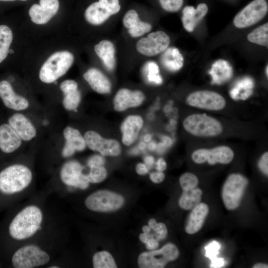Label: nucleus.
Here are the masks:
<instances>
[{
  "instance_id": "obj_33",
  "label": "nucleus",
  "mask_w": 268,
  "mask_h": 268,
  "mask_svg": "<svg viewBox=\"0 0 268 268\" xmlns=\"http://www.w3.org/2000/svg\"><path fill=\"white\" fill-rule=\"evenodd\" d=\"M13 40L11 29L5 25H0V63L7 56Z\"/></svg>"
},
{
  "instance_id": "obj_18",
  "label": "nucleus",
  "mask_w": 268,
  "mask_h": 268,
  "mask_svg": "<svg viewBox=\"0 0 268 268\" xmlns=\"http://www.w3.org/2000/svg\"><path fill=\"white\" fill-rule=\"evenodd\" d=\"M65 139L62 155L65 158L71 156L76 151H82L86 147L84 136L76 129L67 126L63 130Z\"/></svg>"
},
{
  "instance_id": "obj_10",
  "label": "nucleus",
  "mask_w": 268,
  "mask_h": 268,
  "mask_svg": "<svg viewBox=\"0 0 268 268\" xmlns=\"http://www.w3.org/2000/svg\"><path fill=\"white\" fill-rule=\"evenodd\" d=\"M186 101L190 106L209 111H219L226 106V100L222 96L216 92L207 90L191 93Z\"/></svg>"
},
{
  "instance_id": "obj_35",
  "label": "nucleus",
  "mask_w": 268,
  "mask_h": 268,
  "mask_svg": "<svg viewBox=\"0 0 268 268\" xmlns=\"http://www.w3.org/2000/svg\"><path fill=\"white\" fill-rule=\"evenodd\" d=\"M93 266L95 268H116L115 262L112 255L107 251L96 253L93 256Z\"/></svg>"
},
{
  "instance_id": "obj_45",
  "label": "nucleus",
  "mask_w": 268,
  "mask_h": 268,
  "mask_svg": "<svg viewBox=\"0 0 268 268\" xmlns=\"http://www.w3.org/2000/svg\"><path fill=\"white\" fill-rule=\"evenodd\" d=\"M149 177L152 182L158 184L161 183L165 178V175L163 172H153L150 174Z\"/></svg>"
},
{
  "instance_id": "obj_26",
  "label": "nucleus",
  "mask_w": 268,
  "mask_h": 268,
  "mask_svg": "<svg viewBox=\"0 0 268 268\" xmlns=\"http://www.w3.org/2000/svg\"><path fill=\"white\" fill-rule=\"evenodd\" d=\"M209 211L208 205L200 202L192 209L185 226V231L189 234L198 232L202 227Z\"/></svg>"
},
{
  "instance_id": "obj_36",
  "label": "nucleus",
  "mask_w": 268,
  "mask_h": 268,
  "mask_svg": "<svg viewBox=\"0 0 268 268\" xmlns=\"http://www.w3.org/2000/svg\"><path fill=\"white\" fill-rule=\"evenodd\" d=\"M147 79L151 83L160 84L163 80L159 74V68L157 64L153 61L147 62L145 65Z\"/></svg>"
},
{
  "instance_id": "obj_44",
  "label": "nucleus",
  "mask_w": 268,
  "mask_h": 268,
  "mask_svg": "<svg viewBox=\"0 0 268 268\" xmlns=\"http://www.w3.org/2000/svg\"><path fill=\"white\" fill-rule=\"evenodd\" d=\"M105 162V159L102 156L94 155L88 159L87 165L89 168L93 166H103Z\"/></svg>"
},
{
  "instance_id": "obj_16",
  "label": "nucleus",
  "mask_w": 268,
  "mask_h": 268,
  "mask_svg": "<svg viewBox=\"0 0 268 268\" xmlns=\"http://www.w3.org/2000/svg\"><path fill=\"white\" fill-rule=\"evenodd\" d=\"M144 99V93L140 90L122 88L117 92L114 98V108L118 112L124 111L129 108L140 106Z\"/></svg>"
},
{
  "instance_id": "obj_46",
  "label": "nucleus",
  "mask_w": 268,
  "mask_h": 268,
  "mask_svg": "<svg viewBox=\"0 0 268 268\" xmlns=\"http://www.w3.org/2000/svg\"><path fill=\"white\" fill-rule=\"evenodd\" d=\"M225 262L222 258H215L211 260L210 268H221L224 266Z\"/></svg>"
},
{
  "instance_id": "obj_34",
  "label": "nucleus",
  "mask_w": 268,
  "mask_h": 268,
  "mask_svg": "<svg viewBox=\"0 0 268 268\" xmlns=\"http://www.w3.org/2000/svg\"><path fill=\"white\" fill-rule=\"evenodd\" d=\"M248 40L253 43L268 47V23L256 28L247 36Z\"/></svg>"
},
{
  "instance_id": "obj_53",
  "label": "nucleus",
  "mask_w": 268,
  "mask_h": 268,
  "mask_svg": "<svg viewBox=\"0 0 268 268\" xmlns=\"http://www.w3.org/2000/svg\"><path fill=\"white\" fill-rule=\"evenodd\" d=\"M142 231L143 233H149L151 230V229L150 228V227L148 225H144L142 228Z\"/></svg>"
},
{
  "instance_id": "obj_1",
  "label": "nucleus",
  "mask_w": 268,
  "mask_h": 268,
  "mask_svg": "<svg viewBox=\"0 0 268 268\" xmlns=\"http://www.w3.org/2000/svg\"><path fill=\"white\" fill-rule=\"evenodd\" d=\"M43 219V212L39 206L34 204L26 206L11 221L9 235L16 240L29 238L40 229Z\"/></svg>"
},
{
  "instance_id": "obj_43",
  "label": "nucleus",
  "mask_w": 268,
  "mask_h": 268,
  "mask_svg": "<svg viewBox=\"0 0 268 268\" xmlns=\"http://www.w3.org/2000/svg\"><path fill=\"white\" fill-rule=\"evenodd\" d=\"M258 166L261 171L265 175H268V152H265L261 157Z\"/></svg>"
},
{
  "instance_id": "obj_28",
  "label": "nucleus",
  "mask_w": 268,
  "mask_h": 268,
  "mask_svg": "<svg viewBox=\"0 0 268 268\" xmlns=\"http://www.w3.org/2000/svg\"><path fill=\"white\" fill-rule=\"evenodd\" d=\"M209 74L212 77V83L221 85L230 79L233 69L227 61L218 60L212 65Z\"/></svg>"
},
{
  "instance_id": "obj_54",
  "label": "nucleus",
  "mask_w": 268,
  "mask_h": 268,
  "mask_svg": "<svg viewBox=\"0 0 268 268\" xmlns=\"http://www.w3.org/2000/svg\"><path fill=\"white\" fill-rule=\"evenodd\" d=\"M155 147V144L154 142H151L149 144V148L150 149H154Z\"/></svg>"
},
{
  "instance_id": "obj_56",
  "label": "nucleus",
  "mask_w": 268,
  "mask_h": 268,
  "mask_svg": "<svg viewBox=\"0 0 268 268\" xmlns=\"http://www.w3.org/2000/svg\"><path fill=\"white\" fill-rule=\"evenodd\" d=\"M14 0H0V1H14ZM19 0L26 1L27 0Z\"/></svg>"
},
{
  "instance_id": "obj_52",
  "label": "nucleus",
  "mask_w": 268,
  "mask_h": 268,
  "mask_svg": "<svg viewBox=\"0 0 268 268\" xmlns=\"http://www.w3.org/2000/svg\"><path fill=\"white\" fill-rule=\"evenodd\" d=\"M163 142L166 145H170L172 142L171 139L167 137V136H164L163 138Z\"/></svg>"
},
{
  "instance_id": "obj_49",
  "label": "nucleus",
  "mask_w": 268,
  "mask_h": 268,
  "mask_svg": "<svg viewBox=\"0 0 268 268\" xmlns=\"http://www.w3.org/2000/svg\"><path fill=\"white\" fill-rule=\"evenodd\" d=\"M167 168V163L162 158H159L156 163V169L158 171L163 172Z\"/></svg>"
},
{
  "instance_id": "obj_50",
  "label": "nucleus",
  "mask_w": 268,
  "mask_h": 268,
  "mask_svg": "<svg viewBox=\"0 0 268 268\" xmlns=\"http://www.w3.org/2000/svg\"><path fill=\"white\" fill-rule=\"evenodd\" d=\"M144 164L148 169L151 168L154 163V158L151 156H147L144 158Z\"/></svg>"
},
{
  "instance_id": "obj_31",
  "label": "nucleus",
  "mask_w": 268,
  "mask_h": 268,
  "mask_svg": "<svg viewBox=\"0 0 268 268\" xmlns=\"http://www.w3.org/2000/svg\"><path fill=\"white\" fill-rule=\"evenodd\" d=\"M111 16L109 12L98 1L93 2L86 9L84 16L90 24L99 25L104 23Z\"/></svg>"
},
{
  "instance_id": "obj_3",
  "label": "nucleus",
  "mask_w": 268,
  "mask_h": 268,
  "mask_svg": "<svg viewBox=\"0 0 268 268\" xmlns=\"http://www.w3.org/2000/svg\"><path fill=\"white\" fill-rule=\"evenodd\" d=\"M73 55L68 51H60L52 54L42 66L39 77L45 83L55 82L63 76L72 65Z\"/></svg>"
},
{
  "instance_id": "obj_37",
  "label": "nucleus",
  "mask_w": 268,
  "mask_h": 268,
  "mask_svg": "<svg viewBox=\"0 0 268 268\" xmlns=\"http://www.w3.org/2000/svg\"><path fill=\"white\" fill-rule=\"evenodd\" d=\"M107 172L103 166L90 167V171L86 177L89 183H98L104 181L106 178Z\"/></svg>"
},
{
  "instance_id": "obj_4",
  "label": "nucleus",
  "mask_w": 268,
  "mask_h": 268,
  "mask_svg": "<svg viewBox=\"0 0 268 268\" xmlns=\"http://www.w3.org/2000/svg\"><path fill=\"white\" fill-rule=\"evenodd\" d=\"M184 129L189 134L199 137H213L223 131L221 123L205 114H193L183 121Z\"/></svg>"
},
{
  "instance_id": "obj_2",
  "label": "nucleus",
  "mask_w": 268,
  "mask_h": 268,
  "mask_svg": "<svg viewBox=\"0 0 268 268\" xmlns=\"http://www.w3.org/2000/svg\"><path fill=\"white\" fill-rule=\"evenodd\" d=\"M32 179V172L27 166L10 165L0 172V192L5 195L19 193L29 186Z\"/></svg>"
},
{
  "instance_id": "obj_39",
  "label": "nucleus",
  "mask_w": 268,
  "mask_h": 268,
  "mask_svg": "<svg viewBox=\"0 0 268 268\" xmlns=\"http://www.w3.org/2000/svg\"><path fill=\"white\" fill-rule=\"evenodd\" d=\"M179 182L183 190H189L196 188L199 180L195 174L187 172L180 176Z\"/></svg>"
},
{
  "instance_id": "obj_29",
  "label": "nucleus",
  "mask_w": 268,
  "mask_h": 268,
  "mask_svg": "<svg viewBox=\"0 0 268 268\" xmlns=\"http://www.w3.org/2000/svg\"><path fill=\"white\" fill-rule=\"evenodd\" d=\"M162 53L160 62L167 70L175 72L183 67L184 58L179 49L175 47L167 48Z\"/></svg>"
},
{
  "instance_id": "obj_58",
  "label": "nucleus",
  "mask_w": 268,
  "mask_h": 268,
  "mask_svg": "<svg viewBox=\"0 0 268 268\" xmlns=\"http://www.w3.org/2000/svg\"><path fill=\"white\" fill-rule=\"evenodd\" d=\"M50 268H58L59 267L57 266H52V267H50Z\"/></svg>"
},
{
  "instance_id": "obj_22",
  "label": "nucleus",
  "mask_w": 268,
  "mask_h": 268,
  "mask_svg": "<svg viewBox=\"0 0 268 268\" xmlns=\"http://www.w3.org/2000/svg\"><path fill=\"white\" fill-rule=\"evenodd\" d=\"M123 23L133 37H138L149 32L152 26L150 24L141 21L138 13L134 9L128 10L123 19Z\"/></svg>"
},
{
  "instance_id": "obj_42",
  "label": "nucleus",
  "mask_w": 268,
  "mask_h": 268,
  "mask_svg": "<svg viewBox=\"0 0 268 268\" xmlns=\"http://www.w3.org/2000/svg\"><path fill=\"white\" fill-rule=\"evenodd\" d=\"M220 247V243L215 241L209 243L205 247V257L208 258L210 260L217 257Z\"/></svg>"
},
{
  "instance_id": "obj_12",
  "label": "nucleus",
  "mask_w": 268,
  "mask_h": 268,
  "mask_svg": "<svg viewBox=\"0 0 268 268\" xmlns=\"http://www.w3.org/2000/svg\"><path fill=\"white\" fill-rule=\"evenodd\" d=\"M170 43V38L167 33L157 31L140 39L136 43V49L142 55L152 57L164 51Z\"/></svg>"
},
{
  "instance_id": "obj_32",
  "label": "nucleus",
  "mask_w": 268,
  "mask_h": 268,
  "mask_svg": "<svg viewBox=\"0 0 268 268\" xmlns=\"http://www.w3.org/2000/svg\"><path fill=\"white\" fill-rule=\"evenodd\" d=\"M202 194V191L197 188L189 190H183L179 200V204L184 209H192L200 203Z\"/></svg>"
},
{
  "instance_id": "obj_14",
  "label": "nucleus",
  "mask_w": 268,
  "mask_h": 268,
  "mask_svg": "<svg viewBox=\"0 0 268 268\" xmlns=\"http://www.w3.org/2000/svg\"><path fill=\"white\" fill-rule=\"evenodd\" d=\"M82 165L76 160L66 162L60 171V178L65 185L82 190L87 189L89 182L86 174L83 173Z\"/></svg>"
},
{
  "instance_id": "obj_20",
  "label": "nucleus",
  "mask_w": 268,
  "mask_h": 268,
  "mask_svg": "<svg viewBox=\"0 0 268 268\" xmlns=\"http://www.w3.org/2000/svg\"><path fill=\"white\" fill-rule=\"evenodd\" d=\"M60 87L64 95L62 101L64 108L68 111H77L81 99L77 83L72 79H66L61 83Z\"/></svg>"
},
{
  "instance_id": "obj_24",
  "label": "nucleus",
  "mask_w": 268,
  "mask_h": 268,
  "mask_svg": "<svg viewBox=\"0 0 268 268\" xmlns=\"http://www.w3.org/2000/svg\"><path fill=\"white\" fill-rule=\"evenodd\" d=\"M22 144V139L8 124L0 126V149L6 153L17 149Z\"/></svg>"
},
{
  "instance_id": "obj_57",
  "label": "nucleus",
  "mask_w": 268,
  "mask_h": 268,
  "mask_svg": "<svg viewBox=\"0 0 268 268\" xmlns=\"http://www.w3.org/2000/svg\"><path fill=\"white\" fill-rule=\"evenodd\" d=\"M268 66L267 65V67H266V74L267 77L268 76Z\"/></svg>"
},
{
  "instance_id": "obj_51",
  "label": "nucleus",
  "mask_w": 268,
  "mask_h": 268,
  "mask_svg": "<svg viewBox=\"0 0 268 268\" xmlns=\"http://www.w3.org/2000/svg\"><path fill=\"white\" fill-rule=\"evenodd\" d=\"M253 268H268L267 264L264 263H257L254 265Z\"/></svg>"
},
{
  "instance_id": "obj_40",
  "label": "nucleus",
  "mask_w": 268,
  "mask_h": 268,
  "mask_svg": "<svg viewBox=\"0 0 268 268\" xmlns=\"http://www.w3.org/2000/svg\"><path fill=\"white\" fill-rule=\"evenodd\" d=\"M159 1L163 9L172 12L178 11L183 4V0H159Z\"/></svg>"
},
{
  "instance_id": "obj_11",
  "label": "nucleus",
  "mask_w": 268,
  "mask_h": 268,
  "mask_svg": "<svg viewBox=\"0 0 268 268\" xmlns=\"http://www.w3.org/2000/svg\"><path fill=\"white\" fill-rule=\"evenodd\" d=\"M234 156V152L230 147L220 145L210 149H198L193 152L192 159L197 164L207 162L210 165L216 163L226 164L232 161Z\"/></svg>"
},
{
  "instance_id": "obj_55",
  "label": "nucleus",
  "mask_w": 268,
  "mask_h": 268,
  "mask_svg": "<svg viewBox=\"0 0 268 268\" xmlns=\"http://www.w3.org/2000/svg\"><path fill=\"white\" fill-rule=\"evenodd\" d=\"M150 139H151V136L149 134L146 135L144 136V140L146 141H149L150 140Z\"/></svg>"
},
{
  "instance_id": "obj_5",
  "label": "nucleus",
  "mask_w": 268,
  "mask_h": 268,
  "mask_svg": "<svg viewBox=\"0 0 268 268\" xmlns=\"http://www.w3.org/2000/svg\"><path fill=\"white\" fill-rule=\"evenodd\" d=\"M50 259L47 252L37 245L29 244L14 252L11 262L15 268H33L46 265Z\"/></svg>"
},
{
  "instance_id": "obj_17",
  "label": "nucleus",
  "mask_w": 268,
  "mask_h": 268,
  "mask_svg": "<svg viewBox=\"0 0 268 268\" xmlns=\"http://www.w3.org/2000/svg\"><path fill=\"white\" fill-rule=\"evenodd\" d=\"M0 97L4 105L12 110H24L29 106L28 100L24 97L16 94L11 84L5 80L0 81Z\"/></svg>"
},
{
  "instance_id": "obj_21",
  "label": "nucleus",
  "mask_w": 268,
  "mask_h": 268,
  "mask_svg": "<svg viewBox=\"0 0 268 268\" xmlns=\"http://www.w3.org/2000/svg\"><path fill=\"white\" fill-rule=\"evenodd\" d=\"M143 125V121L140 116L135 115L128 116L121 126L122 143L127 146L131 145L136 139Z\"/></svg>"
},
{
  "instance_id": "obj_25",
  "label": "nucleus",
  "mask_w": 268,
  "mask_h": 268,
  "mask_svg": "<svg viewBox=\"0 0 268 268\" xmlns=\"http://www.w3.org/2000/svg\"><path fill=\"white\" fill-rule=\"evenodd\" d=\"M207 11V5L203 3L198 4L196 9L192 6L185 7L183 10L182 21L185 30L189 32H193Z\"/></svg>"
},
{
  "instance_id": "obj_30",
  "label": "nucleus",
  "mask_w": 268,
  "mask_h": 268,
  "mask_svg": "<svg viewBox=\"0 0 268 268\" xmlns=\"http://www.w3.org/2000/svg\"><path fill=\"white\" fill-rule=\"evenodd\" d=\"M254 85L253 78L244 77L235 83L230 90V96L234 100H245L252 94Z\"/></svg>"
},
{
  "instance_id": "obj_9",
  "label": "nucleus",
  "mask_w": 268,
  "mask_h": 268,
  "mask_svg": "<svg viewBox=\"0 0 268 268\" xmlns=\"http://www.w3.org/2000/svg\"><path fill=\"white\" fill-rule=\"evenodd\" d=\"M268 10V5L265 0H254L236 15L234 25L239 28L251 26L261 21Z\"/></svg>"
},
{
  "instance_id": "obj_23",
  "label": "nucleus",
  "mask_w": 268,
  "mask_h": 268,
  "mask_svg": "<svg viewBox=\"0 0 268 268\" xmlns=\"http://www.w3.org/2000/svg\"><path fill=\"white\" fill-rule=\"evenodd\" d=\"M83 76L95 92L102 94L111 92L112 85L110 81L99 69L91 67L84 72Z\"/></svg>"
},
{
  "instance_id": "obj_7",
  "label": "nucleus",
  "mask_w": 268,
  "mask_h": 268,
  "mask_svg": "<svg viewBox=\"0 0 268 268\" xmlns=\"http://www.w3.org/2000/svg\"><path fill=\"white\" fill-rule=\"evenodd\" d=\"M179 250L172 243H168L159 250L141 253L138 264L141 268H162L169 262L177 259Z\"/></svg>"
},
{
  "instance_id": "obj_15",
  "label": "nucleus",
  "mask_w": 268,
  "mask_h": 268,
  "mask_svg": "<svg viewBox=\"0 0 268 268\" xmlns=\"http://www.w3.org/2000/svg\"><path fill=\"white\" fill-rule=\"evenodd\" d=\"M59 8V0H40L39 4H34L30 7L29 15L33 23L44 24L57 13Z\"/></svg>"
},
{
  "instance_id": "obj_38",
  "label": "nucleus",
  "mask_w": 268,
  "mask_h": 268,
  "mask_svg": "<svg viewBox=\"0 0 268 268\" xmlns=\"http://www.w3.org/2000/svg\"><path fill=\"white\" fill-rule=\"evenodd\" d=\"M148 226L154 233L153 234L154 238L157 241L165 239L167 235L166 226L162 222L157 223L155 219L152 218L148 221Z\"/></svg>"
},
{
  "instance_id": "obj_27",
  "label": "nucleus",
  "mask_w": 268,
  "mask_h": 268,
  "mask_svg": "<svg viewBox=\"0 0 268 268\" xmlns=\"http://www.w3.org/2000/svg\"><path fill=\"white\" fill-rule=\"evenodd\" d=\"M97 56L109 70H112L116 65L115 48L114 44L108 40H103L94 47Z\"/></svg>"
},
{
  "instance_id": "obj_19",
  "label": "nucleus",
  "mask_w": 268,
  "mask_h": 268,
  "mask_svg": "<svg viewBox=\"0 0 268 268\" xmlns=\"http://www.w3.org/2000/svg\"><path fill=\"white\" fill-rule=\"evenodd\" d=\"M8 123L24 141L31 140L37 134V131L34 125L22 114H13L8 119Z\"/></svg>"
},
{
  "instance_id": "obj_13",
  "label": "nucleus",
  "mask_w": 268,
  "mask_h": 268,
  "mask_svg": "<svg viewBox=\"0 0 268 268\" xmlns=\"http://www.w3.org/2000/svg\"><path fill=\"white\" fill-rule=\"evenodd\" d=\"M86 146L103 156H117L121 152V146L119 141L113 139H107L94 131H88L84 135Z\"/></svg>"
},
{
  "instance_id": "obj_6",
  "label": "nucleus",
  "mask_w": 268,
  "mask_h": 268,
  "mask_svg": "<svg viewBox=\"0 0 268 268\" xmlns=\"http://www.w3.org/2000/svg\"><path fill=\"white\" fill-rule=\"evenodd\" d=\"M248 184V179L241 174L228 176L222 190V201L227 209L233 210L239 206Z\"/></svg>"
},
{
  "instance_id": "obj_8",
  "label": "nucleus",
  "mask_w": 268,
  "mask_h": 268,
  "mask_svg": "<svg viewBox=\"0 0 268 268\" xmlns=\"http://www.w3.org/2000/svg\"><path fill=\"white\" fill-rule=\"evenodd\" d=\"M124 203L121 195L106 190L96 191L88 196L85 200L86 207L97 212H108L118 209Z\"/></svg>"
},
{
  "instance_id": "obj_48",
  "label": "nucleus",
  "mask_w": 268,
  "mask_h": 268,
  "mask_svg": "<svg viewBox=\"0 0 268 268\" xmlns=\"http://www.w3.org/2000/svg\"><path fill=\"white\" fill-rule=\"evenodd\" d=\"M145 244L146 248L149 250H154L159 246L158 241L154 238L149 239Z\"/></svg>"
},
{
  "instance_id": "obj_41",
  "label": "nucleus",
  "mask_w": 268,
  "mask_h": 268,
  "mask_svg": "<svg viewBox=\"0 0 268 268\" xmlns=\"http://www.w3.org/2000/svg\"><path fill=\"white\" fill-rule=\"evenodd\" d=\"M98 2L109 12L111 15L118 13L120 10L121 5L119 0H99Z\"/></svg>"
},
{
  "instance_id": "obj_47",
  "label": "nucleus",
  "mask_w": 268,
  "mask_h": 268,
  "mask_svg": "<svg viewBox=\"0 0 268 268\" xmlns=\"http://www.w3.org/2000/svg\"><path fill=\"white\" fill-rule=\"evenodd\" d=\"M136 171L140 175H144L148 172V168L145 164L139 163L136 166Z\"/></svg>"
}]
</instances>
